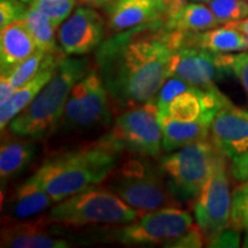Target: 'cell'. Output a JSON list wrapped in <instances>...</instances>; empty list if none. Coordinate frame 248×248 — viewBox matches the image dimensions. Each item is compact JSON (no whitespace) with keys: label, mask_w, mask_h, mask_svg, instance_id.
I'll list each match as a JSON object with an SVG mask.
<instances>
[{"label":"cell","mask_w":248,"mask_h":248,"mask_svg":"<svg viewBox=\"0 0 248 248\" xmlns=\"http://www.w3.org/2000/svg\"><path fill=\"white\" fill-rule=\"evenodd\" d=\"M122 31L98 47L94 66L109 95L113 111L122 113L152 100L170 77V60L182 32L164 24Z\"/></svg>","instance_id":"obj_1"},{"label":"cell","mask_w":248,"mask_h":248,"mask_svg":"<svg viewBox=\"0 0 248 248\" xmlns=\"http://www.w3.org/2000/svg\"><path fill=\"white\" fill-rule=\"evenodd\" d=\"M122 154L99 138L71 150L58 152L45 160L31 177L57 203L101 185L121 162Z\"/></svg>","instance_id":"obj_2"},{"label":"cell","mask_w":248,"mask_h":248,"mask_svg":"<svg viewBox=\"0 0 248 248\" xmlns=\"http://www.w3.org/2000/svg\"><path fill=\"white\" fill-rule=\"evenodd\" d=\"M92 66L93 63L89 59L64 57L47 84L11 121L6 128L7 132L36 140L51 137L71 89L86 75Z\"/></svg>","instance_id":"obj_3"},{"label":"cell","mask_w":248,"mask_h":248,"mask_svg":"<svg viewBox=\"0 0 248 248\" xmlns=\"http://www.w3.org/2000/svg\"><path fill=\"white\" fill-rule=\"evenodd\" d=\"M126 204L104 185L79 192L54 203L40 218L49 226L82 228L89 225H125L142 214Z\"/></svg>","instance_id":"obj_4"},{"label":"cell","mask_w":248,"mask_h":248,"mask_svg":"<svg viewBox=\"0 0 248 248\" xmlns=\"http://www.w3.org/2000/svg\"><path fill=\"white\" fill-rule=\"evenodd\" d=\"M102 185L140 212L182 204L170 192L160 167L153 166L142 156L120 162Z\"/></svg>","instance_id":"obj_5"},{"label":"cell","mask_w":248,"mask_h":248,"mask_svg":"<svg viewBox=\"0 0 248 248\" xmlns=\"http://www.w3.org/2000/svg\"><path fill=\"white\" fill-rule=\"evenodd\" d=\"M218 154L209 138L179 148L161 159V171L170 192L179 202H194Z\"/></svg>","instance_id":"obj_6"},{"label":"cell","mask_w":248,"mask_h":248,"mask_svg":"<svg viewBox=\"0 0 248 248\" xmlns=\"http://www.w3.org/2000/svg\"><path fill=\"white\" fill-rule=\"evenodd\" d=\"M121 153L157 157L162 150V129L155 99L120 113L113 126L100 137Z\"/></svg>","instance_id":"obj_7"},{"label":"cell","mask_w":248,"mask_h":248,"mask_svg":"<svg viewBox=\"0 0 248 248\" xmlns=\"http://www.w3.org/2000/svg\"><path fill=\"white\" fill-rule=\"evenodd\" d=\"M226 159L218 154L208 179L193 202L197 225L209 247L231 224L232 194Z\"/></svg>","instance_id":"obj_8"},{"label":"cell","mask_w":248,"mask_h":248,"mask_svg":"<svg viewBox=\"0 0 248 248\" xmlns=\"http://www.w3.org/2000/svg\"><path fill=\"white\" fill-rule=\"evenodd\" d=\"M194 219L178 207H164L144 213L135 222L115 231V239L124 245L170 244L193 229Z\"/></svg>","instance_id":"obj_9"},{"label":"cell","mask_w":248,"mask_h":248,"mask_svg":"<svg viewBox=\"0 0 248 248\" xmlns=\"http://www.w3.org/2000/svg\"><path fill=\"white\" fill-rule=\"evenodd\" d=\"M231 74L223 54L195 46L181 45L170 60V77H178L202 90L217 89L216 80Z\"/></svg>","instance_id":"obj_10"},{"label":"cell","mask_w":248,"mask_h":248,"mask_svg":"<svg viewBox=\"0 0 248 248\" xmlns=\"http://www.w3.org/2000/svg\"><path fill=\"white\" fill-rule=\"evenodd\" d=\"M105 20L95 9L76 8L60 26L58 42L67 57L84 55L102 44Z\"/></svg>","instance_id":"obj_11"},{"label":"cell","mask_w":248,"mask_h":248,"mask_svg":"<svg viewBox=\"0 0 248 248\" xmlns=\"http://www.w3.org/2000/svg\"><path fill=\"white\" fill-rule=\"evenodd\" d=\"M209 138L228 159L248 154V111L232 102L226 105L214 117Z\"/></svg>","instance_id":"obj_12"},{"label":"cell","mask_w":248,"mask_h":248,"mask_svg":"<svg viewBox=\"0 0 248 248\" xmlns=\"http://www.w3.org/2000/svg\"><path fill=\"white\" fill-rule=\"evenodd\" d=\"M230 102L218 89L202 90L192 86L172 99L168 109L162 115H168L181 122L212 124L216 114Z\"/></svg>","instance_id":"obj_13"},{"label":"cell","mask_w":248,"mask_h":248,"mask_svg":"<svg viewBox=\"0 0 248 248\" xmlns=\"http://www.w3.org/2000/svg\"><path fill=\"white\" fill-rule=\"evenodd\" d=\"M83 107L82 131L108 128L111 123L109 95L94 63L86 75L77 82Z\"/></svg>","instance_id":"obj_14"},{"label":"cell","mask_w":248,"mask_h":248,"mask_svg":"<svg viewBox=\"0 0 248 248\" xmlns=\"http://www.w3.org/2000/svg\"><path fill=\"white\" fill-rule=\"evenodd\" d=\"M109 5L108 26L116 32L167 20L166 5L155 0H114Z\"/></svg>","instance_id":"obj_15"},{"label":"cell","mask_w":248,"mask_h":248,"mask_svg":"<svg viewBox=\"0 0 248 248\" xmlns=\"http://www.w3.org/2000/svg\"><path fill=\"white\" fill-rule=\"evenodd\" d=\"M49 225L35 221H5L1 228V247L11 248H68L69 241L55 238L47 230Z\"/></svg>","instance_id":"obj_16"},{"label":"cell","mask_w":248,"mask_h":248,"mask_svg":"<svg viewBox=\"0 0 248 248\" xmlns=\"http://www.w3.org/2000/svg\"><path fill=\"white\" fill-rule=\"evenodd\" d=\"M64 57H67V55L63 53L62 49L57 52L36 76H33L29 82H27L21 88H18L16 92L12 95V98L1 105V107H0V128H1V131H4L7 128L11 121L21 110L24 109L35 99L36 95L40 92V90L47 84L49 79L53 77L59 63Z\"/></svg>","instance_id":"obj_17"},{"label":"cell","mask_w":248,"mask_h":248,"mask_svg":"<svg viewBox=\"0 0 248 248\" xmlns=\"http://www.w3.org/2000/svg\"><path fill=\"white\" fill-rule=\"evenodd\" d=\"M38 51L24 21L2 28L0 33L1 75H7L17 64Z\"/></svg>","instance_id":"obj_18"},{"label":"cell","mask_w":248,"mask_h":248,"mask_svg":"<svg viewBox=\"0 0 248 248\" xmlns=\"http://www.w3.org/2000/svg\"><path fill=\"white\" fill-rule=\"evenodd\" d=\"M54 203L51 195L43 190L35 179L29 177L17 186L9 198L5 221H27L31 217L44 214Z\"/></svg>","instance_id":"obj_19"},{"label":"cell","mask_w":248,"mask_h":248,"mask_svg":"<svg viewBox=\"0 0 248 248\" xmlns=\"http://www.w3.org/2000/svg\"><path fill=\"white\" fill-rule=\"evenodd\" d=\"M182 45L195 46L214 53H238L248 51V38L239 30L223 26L201 32L184 33Z\"/></svg>","instance_id":"obj_20"},{"label":"cell","mask_w":248,"mask_h":248,"mask_svg":"<svg viewBox=\"0 0 248 248\" xmlns=\"http://www.w3.org/2000/svg\"><path fill=\"white\" fill-rule=\"evenodd\" d=\"M36 139L17 136H6L1 141L0 150V177L1 184L20 175L32 162L37 152Z\"/></svg>","instance_id":"obj_21"},{"label":"cell","mask_w":248,"mask_h":248,"mask_svg":"<svg viewBox=\"0 0 248 248\" xmlns=\"http://www.w3.org/2000/svg\"><path fill=\"white\" fill-rule=\"evenodd\" d=\"M162 129V146L167 152L177 151L193 142L210 137V124L203 122H181L168 115L160 116Z\"/></svg>","instance_id":"obj_22"},{"label":"cell","mask_w":248,"mask_h":248,"mask_svg":"<svg viewBox=\"0 0 248 248\" xmlns=\"http://www.w3.org/2000/svg\"><path fill=\"white\" fill-rule=\"evenodd\" d=\"M166 27L169 30L182 33L201 32L221 26L209 6L203 2H188L171 17L167 18Z\"/></svg>","instance_id":"obj_23"},{"label":"cell","mask_w":248,"mask_h":248,"mask_svg":"<svg viewBox=\"0 0 248 248\" xmlns=\"http://www.w3.org/2000/svg\"><path fill=\"white\" fill-rule=\"evenodd\" d=\"M23 21L38 51L53 53L61 49V47L57 46V39H55L57 28L46 15L30 6Z\"/></svg>","instance_id":"obj_24"},{"label":"cell","mask_w":248,"mask_h":248,"mask_svg":"<svg viewBox=\"0 0 248 248\" xmlns=\"http://www.w3.org/2000/svg\"><path fill=\"white\" fill-rule=\"evenodd\" d=\"M61 49H59V51H61ZM57 52H53V53H45V52L37 51L31 55V57L26 59V60L21 62L20 64H17L11 73L2 76L7 77L9 82H11L15 88H21V86L26 84L27 82H29L33 76H36L37 74L45 67V64L49 61V59L53 57Z\"/></svg>","instance_id":"obj_25"},{"label":"cell","mask_w":248,"mask_h":248,"mask_svg":"<svg viewBox=\"0 0 248 248\" xmlns=\"http://www.w3.org/2000/svg\"><path fill=\"white\" fill-rule=\"evenodd\" d=\"M206 4L221 24L248 17V0H209Z\"/></svg>","instance_id":"obj_26"},{"label":"cell","mask_w":248,"mask_h":248,"mask_svg":"<svg viewBox=\"0 0 248 248\" xmlns=\"http://www.w3.org/2000/svg\"><path fill=\"white\" fill-rule=\"evenodd\" d=\"M75 2L76 0H32L30 6L46 15L58 29L70 16Z\"/></svg>","instance_id":"obj_27"},{"label":"cell","mask_w":248,"mask_h":248,"mask_svg":"<svg viewBox=\"0 0 248 248\" xmlns=\"http://www.w3.org/2000/svg\"><path fill=\"white\" fill-rule=\"evenodd\" d=\"M248 222V182L239 183L232 193L230 228L243 230Z\"/></svg>","instance_id":"obj_28"},{"label":"cell","mask_w":248,"mask_h":248,"mask_svg":"<svg viewBox=\"0 0 248 248\" xmlns=\"http://www.w3.org/2000/svg\"><path fill=\"white\" fill-rule=\"evenodd\" d=\"M192 86L193 85L185 82L184 79L178 78V77H169L154 98L156 101L157 108H159L160 115L166 113L172 99H175L181 93L190 90Z\"/></svg>","instance_id":"obj_29"},{"label":"cell","mask_w":248,"mask_h":248,"mask_svg":"<svg viewBox=\"0 0 248 248\" xmlns=\"http://www.w3.org/2000/svg\"><path fill=\"white\" fill-rule=\"evenodd\" d=\"M224 64L239 79L248 95V51L223 54Z\"/></svg>","instance_id":"obj_30"},{"label":"cell","mask_w":248,"mask_h":248,"mask_svg":"<svg viewBox=\"0 0 248 248\" xmlns=\"http://www.w3.org/2000/svg\"><path fill=\"white\" fill-rule=\"evenodd\" d=\"M26 2L21 0H0V28H5L9 24L23 21L28 8Z\"/></svg>","instance_id":"obj_31"},{"label":"cell","mask_w":248,"mask_h":248,"mask_svg":"<svg viewBox=\"0 0 248 248\" xmlns=\"http://www.w3.org/2000/svg\"><path fill=\"white\" fill-rule=\"evenodd\" d=\"M230 173L238 183L248 182V154L232 157Z\"/></svg>","instance_id":"obj_32"},{"label":"cell","mask_w":248,"mask_h":248,"mask_svg":"<svg viewBox=\"0 0 248 248\" xmlns=\"http://www.w3.org/2000/svg\"><path fill=\"white\" fill-rule=\"evenodd\" d=\"M239 230L228 228L217 238V240L212 245V247H238L239 246Z\"/></svg>","instance_id":"obj_33"},{"label":"cell","mask_w":248,"mask_h":248,"mask_svg":"<svg viewBox=\"0 0 248 248\" xmlns=\"http://www.w3.org/2000/svg\"><path fill=\"white\" fill-rule=\"evenodd\" d=\"M17 88L9 82V79L6 76L0 77V105L7 102L12 95L16 92Z\"/></svg>","instance_id":"obj_34"},{"label":"cell","mask_w":248,"mask_h":248,"mask_svg":"<svg viewBox=\"0 0 248 248\" xmlns=\"http://www.w3.org/2000/svg\"><path fill=\"white\" fill-rule=\"evenodd\" d=\"M223 26L230 27V28H233V29L239 30L240 32H243L244 35L248 38V17L244 18V20H240V21H234V22L223 24Z\"/></svg>","instance_id":"obj_35"},{"label":"cell","mask_w":248,"mask_h":248,"mask_svg":"<svg viewBox=\"0 0 248 248\" xmlns=\"http://www.w3.org/2000/svg\"><path fill=\"white\" fill-rule=\"evenodd\" d=\"M77 1L82 2V4L92 6V7H102V6L113 2L114 0H77Z\"/></svg>","instance_id":"obj_36"},{"label":"cell","mask_w":248,"mask_h":248,"mask_svg":"<svg viewBox=\"0 0 248 248\" xmlns=\"http://www.w3.org/2000/svg\"><path fill=\"white\" fill-rule=\"evenodd\" d=\"M243 230L246 231V239H245V246L248 247V222L246 223V224L244 225Z\"/></svg>","instance_id":"obj_37"},{"label":"cell","mask_w":248,"mask_h":248,"mask_svg":"<svg viewBox=\"0 0 248 248\" xmlns=\"http://www.w3.org/2000/svg\"><path fill=\"white\" fill-rule=\"evenodd\" d=\"M191 2H208L209 0H190Z\"/></svg>","instance_id":"obj_38"},{"label":"cell","mask_w":248,"mask_h":248,"mask_svg":"<svg viewBox=\"0 0 248 248\" xmlns=\"http://www.w3.org/2000/svg\"><path fill=\"white\" fill-rule=\"evenodd\" d=\"M155 1H159V2H162V4H164V5H166V7H167V5H168V1H169V0H155Z\"/></svg>","instance_id":"obj_39"},{"label":"cell","mask_w":248,"mask_h":248,"mask_svg":"<svg viewBox=\"0 0 248 248\" xmlns=\"http://www.w3.org/2000/svg\"><path fill=\"white\" fill-rule=\"evenodd\" d=\"M21 1L26 2V4H30V2H31V1H32V0H21Z\"/></svg>","instance_id":"obj_40"}]
</instances>
